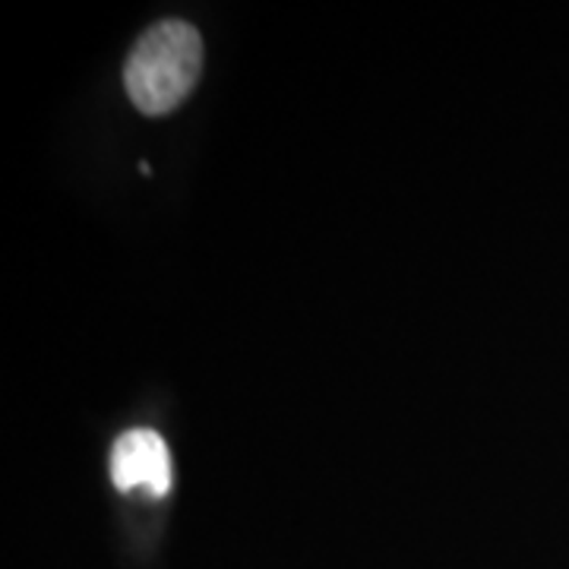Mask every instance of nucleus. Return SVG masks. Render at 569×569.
<instances>
[{"mask_svg":"<svg viewBox=\"0 0 569 569\" xmlns=\"http://www.w3.org/2000/svg\"><path fill=\"white\" fill-rule=\"evenodd\" d=\"M111 481L121 490L146 488L162 497L171 488V456L156 430H127L111 449Z\"/></svg>","mask_w":569,"mask_h":569,"instance_id":"2","label":"nucleus"},{"mask_svg":"<svg viewBox=\"0 0 569 569\" xmlns=\"http://www.w3.org/2000/svg\"><path fill=\"white\" fill-rule=\"evenodd\" d=\"M203 67V39L187 20H162L142 32L123 63V86L142 114L159 118L190 96Z\"/></svg>","mask_w":569,"mask_h":569,"instance_id":"1","label":"nucleus"}]
</instances>
